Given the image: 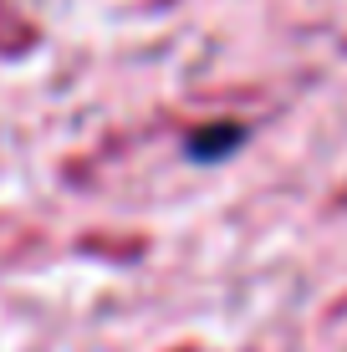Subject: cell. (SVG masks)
I'll list each match as a JSON object with an SVG mask.
<instances>
[{"instance_id": "1", "label": "cell", "mask_w": 347, "mask_h": 352, "mask_svg": "<svg viewBox=\"0 0 347 352\" xmlns=\"http://www.w3.org/2000/svg\"><path fill=\"white\" fill-rule=\"evenodd\" d=\"M240 143H245L240 123H210V128H199L194 138H189V153H194V159H210V153H230V148H240Z\"/></svg>"}]
</instances>
